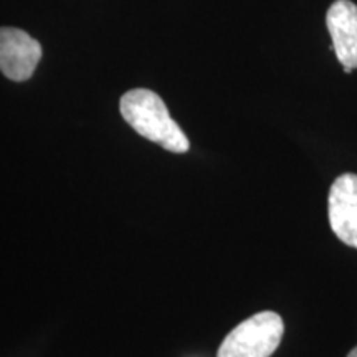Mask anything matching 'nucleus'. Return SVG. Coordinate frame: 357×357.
Wrapping results in <instances>:
<instances>
[{
    "label": "nucleus",
    "mask_w": 357,
    "mask_h": 357,
    "mask_svg": "<svg viewBox=\"0 0 357 357\" xmlns=\"http://www.w3.org/2000/svg\"><path fill=\"white\" fill-rule=\"evenodd\" d=\"M119 109L129 126L139 136L155 142L169 153L184 154L190 149L185 132L174 121L166 102L158 93L137 88L124 93Z\"/></svg>",
    "instance_id": "obj_1"
},
{
    "label": "nucleus",
    "mask_w": 357,
    "mask_h": 357,
    "mask_svg": "<svg viewBox=\"0 0 357 357\" xmlns=\"http://www.w3.org/2000/svg\"><path fill=\"white\" fill-rule=\"evenodd\" d=\"M284 323L275 311H261L227 334L217 357H270L278 349Z\"/></svg>",
    "instance_id": "obj_2"
},
{
    "label": "nucleus",
    "mask_w": 357,
    "mask_h": 357,
    "mask_svg": "<svg viewBox=\"0 0 357 357\" xmlns=\"http://www.w3.org/2000/svg\"><path fill=\"white\" fill-rule=\"evenodd\" d=\"M42 60V45L20 29H0V71L12 82L32 78Z\"/></svg>",
    "instance_id": "obj_3"
},
{
    "label": "nucleus",
    "mask_w": 357,
    "mask_h": 357,
    "mask_svg": "<svg viewBox=\"0 0 357 357\" xmlns=\"http://www.w3.org/2000/svg\"><path fill=\"white\" fill-rule=\"evenodd\" d=\"M328 217L334 235L347 247L357 248V176L342 174L333 182Z\"/></svg>",
    "instance_id": "obj_4"
},
{
    "label": "nucleus",
    "mask_w": 357,
    "mask_h": 357,
    "mask_svg": "<svg viewBox=\"0 0 357 357\" xmlns=\"http://www.w3.org/2000/svg\"><path fill=\"white\" fill-rule=\"evenodd\" d=\"M326 25L333 38V50L346 73L357 68V6L351 0H336L328 13Z\"/></svg>",
    "instance_id": "obj_5"
},
{
    "label": "nucleus",
    "mask_w": 357,
    "mask_h": 357,
    "mask_svg": "<svg viewBox=\"0 0 357 357\" xmlns=\"http://www.w3.org/2000/svg\"><path fill=\"white\" fill-rule=\"evenodd\" d=\"M347 357H357V347H354V349L349 352V356H347Z\"/></svg>",
    "instance_id": "obj_6"
}]
</instances>
